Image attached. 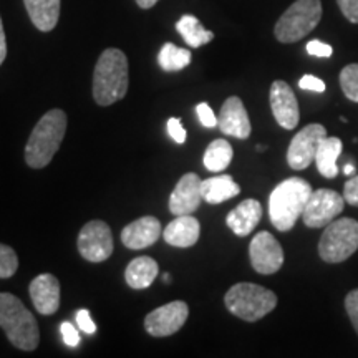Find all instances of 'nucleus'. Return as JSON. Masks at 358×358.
<instances>
[{"mask_svg": "<svg viewBox=\"0 0 358 358\" xmlns=\"http://www.w3.org/2000/svg\"><path fill=\"white\" fill-rule=\"evenodd\" d=\"M128 58L118 48H106L93 71V98L100 106L123 100L128 93Z\"/></svg>", "mask_w": 358, "mask_h": 358, "instance_id": "f257e3e1", "label": "nucleus"}, {"mask_svg": "<svg viewBox=\"0 0 358 358\" xmlns=\"http://www.w3.org/2000/svg\"><path fill=\"white\" fill-rule=\"evenodd\" d=\"M66 133V113L64 110L47 111L30 133L25 145V161L30 168L42 169L50 164L60 150Z\"/></svg>", "mask_w": 358, "mask_h": 358, "instance_id": "f03ea898", "label": "nucleus"}, {"mask_svg": "<svg viewBox=\"0 0 358 358\" xmlns=\"http://www.w3.org/2000/svg\"><path fill=\"white\" fill-rule=\"evenodd\" d=\"M310 182L302 178H289L274 187L268 198V216L277 231L287 232L302 217L312 194Z\"/></svg>", "mask_w": 358, "mask_h": 358, "instance_id": "7ed1b4c3", "label": "nucleus"}, {"mask_svg": "<svg viewBox=\"0 0 358 358\" xmlns=\"http://www.w3.org/2000/svg\"><path fill=\"white\" fill-rule=\"evenodd\" d=\"M0 329L13 347L34 352L40 343V330L34 313L13 294L0 292Z\"/></svg>", "mask_w": 358, "mask_h": 358, "instance_id": "20e7f679", "label": "nucleus"}, {"mask_svg": "<svg viewBox=\"0 0 358 358\" xmlns=\"http://www.w3.org/2000/svg\"><path fill=\"white\" fill-rule=\"evenodd\" d=\"M224 303L232 315L245 322H257L277 307V295L262 285L239 282L224 295Z\"/></svg>", "mask_w": 358, "mask_h": 358, "instance_id": "39448f33", "label": "nucleus"}, {"mask_svg": "<svg viewBox=\"0 0 358 358\" xmlns=\"http://www.w3.org/2000/svg\"><path fill=\"white\" fill-rule=\"evenodd\" d=\"M322 19L320 0H295L277 20L274 34L282 43H295L319 25Z\"/></svg>", "mask_w": 358, "mask_h": 358, "instance_id": "423d86ee", "label": "nucleus"}, {"mask_svg": "<svg viewBox=\"0 0 358 358\" xmlns=\"http://www.w3.org/2000/svg\"><path fill=\"white\" fill-rule=\"evenodd\" d=\"M358 249V221L352 217L337 219L327 224L319 243L322 261L338 264L347 261Z\"/></svg>", "mask_w": 358, "mask_h": 358, "instance_id": "0eeeda50", "label": "nucleus"}, {"mask_svg": "<svg viewBox=\"0 0 358 358\" xmlns=\"http://www.w3.org/2000/svg\"><path fill=\"white\" fill-rule=\"evenodd\" d=\"M78 252L88 262H105L113 254V234L105 221L95 219L85 224L78 234Z\"/></svg>", "mask_w": 358, "mask_h": 358, "instance_id": "6e6552de", "label": "nucleus"}, {"mask_svg": "<svg viewBox=\"0 0 358 358\" xmlns=\"http://www.w3.org/2000/svg\"><path fill=\"white\" fill-rule=\"evenodd\" d=\"M345 208V198L334 189L312 191L306 208H303V224L312 229L325 227Z\"/></svg>", "mask_w": 358, "mask_h": 358, "instance_id": "1a4fd4ad", "label": "nucleus"}, {"mask_svg": "<svg viewBox=\"0 0 358 358\" xmlns=\"http://www.w3.org/2000/svg\"><path fill=\"white\" fill-rule=\"evenodd\" d=\"M327 136V129L320 123H310L303 127L290 141L287 150V163L295 171L307 169L315 161L317 148Z\"/></svg>", "mask_w": 358, "mask_h": 358, "instance_id": "9d476101", "label": "nucleus"}, {"mask_svg": "<svg viewBox=\"0 0 358 358\" xmlns=\"http://www.w3.org/2000/svg\"><path fill=\"white\" fill-rule=\"evenodd\" d=\"M249 257L254 271L262 275L275 274L284 266V250L271 232L261 231L252 237L249 245Z\"/></svg>", "mask_w": 358, "mask_h": 358, "instance_id": "9b49d317", "label": "nucleus"}, {"mask_svg": "<svg viewBox=\"0 0 358 358\" xmlns=\"http://www.w3.org/2000/svg\"><path fill=\"white\" fill-rule=\"evenodd\" d=\"M189 317V307L186 302L174 301L166 306L155 308L145 319L146 332L153 337H169L179 332Z\"/></svg>", "mask_w": 358, "mask_h": 358, "instance_id": "f8f14e48", "label": "nucleus"}, {"mask_svg": "<svg viewBox=\"0 0 358 358\" xmlns=\"http://www.w3.org/2000/svg\"><path fill=\"white\" fill-rule=\"evenodd\" d=\"M271 108L275 122L284 129H294L301 120V110L294 90L289 83L275 80L271 85Z\"/></svg>", "mask_w": 358, "mask_h": 358, "instance_id": "ddd939ff", "label": "nucleus"}, {"mask_svg": "<svg viewBox=\"0 0 358 358\" xmlns=\"http://www.w3.org/2000/svg\"><path fill=\"white\" fill-rule=\"evenodd\" d=\"M201 179L196 173H186L178 181L171 196H169V213L173 216L194 214L199 209L203 194H201Z\"/></svg>", "mask_w": 358, "mask_h": 358, "instance_id": "4468645a", "label": "nucleus"}, {"mask_svg": "<svg viewBox=\"0 0 358 358\" xmlns=\"http://www.w3.org/2000/svg\"><path fill=\"white\" fill-rule=\"evenodd\" d=\"M217 127L226 136H234L237 140H248L252 131L250 120L243 100L239 96H229L221 106L217 118Z\"/></svg>", "mask_w": 358, "mask_h": 358, "instance_id": "2eb2a0df", "label": "nucleus"}, {"mask_svg": "<svg viewBox=\"0 0 358 358\" xmlns=\"http://www.w3.org/2000/svg\"><path fill=\"white\" fill-rule=\"evenodd\" d=\"M29 292L35 310L42 315H53L60 307V282L55 275H37L30 282Z\"/></svg>", "mask_w": 358, "mask_h": 358, "instance_id": "dca6fc26", "label": "nucleus"}, {"mask_svg": "<svg viewBox=\"0 0 358 358\" xmlns=\"http://www.w3.org/2000/svg\"><path fill=\"white\" fill-rule=\"evenodd\" d=\"M163 234L161 222L153 216H145L129 222L122 231V243L131 250H141L153 245Z\"/></svg>", "mask_w": 358, "mask_h": 358, "instance_id": "f3484780", "label": "nucleus"}, {"mask_svg": "<svg viewBox=\"0 0 358 358\" xmlns=\"http://www.w3.org/2000/svg\"><path fill=\"white\" fill-rule=\"evenodd\" d=\"M262 219V206L257 199H245L227 214L226 224L236 236L245 237L257 227Z\"/></svg>", "mask_w": 358, "mask_h": 358, "instance_id": "a211bd4d", "label": "nucleus"}, {"mask_svg": "<svg viewBox=\"0 0 358 358\" xmlns=\"http://www.w3.org/2000/svg\"><path fill=\"white\" fill-rule=\"evenodd\" d=\"M199 234L201 224L198 219L192 217V214L176 216L163 231L164 241L173 248H191L199 241Z\"/></svg>", "mask_w": 358, "mask_h": 358, "instance_id": "6ab92c4d", "label": "nucleus"}, {"mask_svg": "<svg viewBox=\"0 0 358 358\" xmlns=\"http://www.w3.org/2000/svg\"><path fill=\"white\" fill-rule=\"evenodd\" d=\"M27 13L40 32H52L58 24L62 0H24Z\"/></svg>", "mask_w": 358, "mask_h": 358, "instance_id": "aec40b11", "label": "nucleus"}, {"mask_svg": "<svg viewBox=\"0 0 358 358\" xmlns=\"http://www.w3.org/2000/svg\"><path fill=\"white\" fill-rule=\"evenodd\" d=\"M201 194L208 204H221L241 194V186L229 174L208 178L201 181Z\"/></svg>", "mask_w": 358, "mask_h": 358, "instance_id": "412c9836", "label": "nucleus"}, {"mask_svg": "<svg viewBox=\"0 0 358 358\" xmlns=\"http://www.w3.org/2000/svg\"><path fill=\"white\" fill-rule=\"evenodd\" d=\"M158 272L159 267L155 259H151L150 256H141L133 259L128 264L127 271H124V280L131 289H148L158 277Z\"/></svg>", "mask_w": 358, "mask_h": 358, "instance_id": "4be33fe9", "label": "nucleus"}, {"mask_svg": "<svg viewBox=\"0 0 358 358\" xmlns=\"http://www.w3.org/2000/svg\"><path fill=\"white\" fill-rule=\"evenodd\" d=\"M343 145L342 140L337 136H325L317 148L315 164L322 176L327 179H334L338 176V164L337 161L342 155Z\"/></svg>", "mask_w": 358, "mask_h": 358, "instance_id": "5701e85b", "label": "nucleus"}, {"mask_svg": "<svg viewBox=\"0 0 358 358\" xmlns=\"http://www.w3.org/2000/svg\"><path fill=\"white\" fill-rule=\"evenodd\" d=\"M176 30L181 35L182 40L189 45L192 48H199L203 45L209 43L214 38V34L211 30L204 29L198 20V17L194 15H182L181 19L178 20Z\"/></svg>", "mask_w": 358, "mask_h": 358, "instance_id": "b1692460", "label": "nucleus"}, {"mask_svg": "<svg viewBox=\"0 0 358 358\" xmlns=\"http://www.w3.org/2000/svg\"><path fill=\"white\" fill-rule=\"evenodd\" d=\"M232 151L231 143L227 140H214L211 145L206 148L204 153V166L211 173H221L231 164Z\"/></svg>", "mask_w": 358, "mask_h": 358, "instance_id": "393cba45", "label": "nucleus"}, {"mask_svg": "<svg viewBox=\"0 0 358 358\" xmlns=\"http://www.w3.org/2000/svg\"><path fill=\"white\" fill-rule=\"evenodd\" d=\"M158 64L164 71H179L191 64V52L174 43H164L158 53Z\"/></svg>", "mask_w": 358, "mask_h": 358, "instance_id": "a878e982", "label": "nucleus"}, {"mask_svg": "<svg viewBox=\"0 0 358 358\" xmlns=\"http://www.w3.org/2000/svg\"><path fill=\"white\" fill-rule=\"evenodd\" d=\"M340 87L348 100L358 103V64L347 65L340 71Z\"/></svg>", "mask_w": 358, "mask_h": 358, "instance_id": "bb28decb", "label": "nucleus"}, {"mask_svg": "<svg viewBox=\"0 0 358 358\" xmlns=\"http://www.w3.org/2000/svg\"><path fill=\"white\" fill-rule=\"evenodd\" d=\"M19 268V257L10 245L0 244V279H10Z\"/></svg>", "mask_w": 358, "mask_h": 358, "instance_id": "cd10ccee", "label": "nucleus"}, {"mask_svg": "<svg viewBox=\"0 0 358 358\" xmlns=\"http://www.w3.org/2000/svg\"><path fill=\"white\" fill-rule=\"evenodd\" d=\"M196 113H198L199 122L204 128H216L217 127V116L213 111L211 106L208 105V103H199V105L196 106Z\"/></svg>", "mask_w": 358, "mask_h": 358, "instance_id": "c85d7f7f", "label": "nucleus"}, {"mask_svg": "<svg viewBox=\"0 0 358 358\" xmlns=\"http://www.w3.org/2000/svg\"><path fill=\"white\" fill-rule=\"evenodd\" d=\"M345 308L348 317H350L353 329L358 334V289L352 290V292L347 294L345 297Z\"/></svg>", "mask_w": 358, "mask_h": 358, "instance_id": "c756f323", "label": "nucleus"}, {"mask_svg": "<svg viewBox=\"0 0 358 358\" xmlns=\"http://www.w3.org/2000/svg\"><path fill=\"white\" fill-rule=\"evenodd\" d=\"M307 53L312 57H319V58H329L332 57L334 53V48L330 47L329 43H324L320 42V40H310V42L307 43Z\"/></svg>", "mask_w": 358, "mask_h": 358, "instance_id": "7c9ffc66", "label": "nucleus"}, {"mask_svg": "<svg viewBox=\"0 0 358 358\" xmlns=\"http://www.w3.org/2000/svg\"><path fill=\"white\" fill-rule=\"evenodd\" d=\"M343 17L352 24H358V0H337Z\"/></svg>", "mask_w": 358, "mask_h": 358, "instance_id": "2f4dec72", "label": "nucleus"}, {"mask_svg": "<svg viewBox=\"0 0 358 358\" xmlns=\"http://www.w3.org/2000/svg\"><path fill=\"white\" fill-rule=\"evenodd\" d=\"M168 133L178 145H182L186 141V129L182 128V123L179 118H169L168 120Z\"/></svg>", "mask_w": 358, "mask_h": 358, "instance_id": "473e14b6", "label": "nucleus"}, {"mask_svg": "<svg viewBox=\"0 0 358 358\" xmlns=\"http://www.w3.org/2000/svg\"><path fill=\"white\" fill-rule=\"evenodd\" d=\"M343 198H345V203L350 206H357L358 208V174L357 176H350V179L345 182V187H343Z\"/></svg>", "mask_w": 358, "mask_h": 358, "instance_id": "72a5a7b5", "label": "nucleus"}, {"mask_svg": "<svg viewBox=\"0 0 358 358\" xmlns=\"http://www.w3.org/2000/svg\"><path fill=\"white\" fill-rule=\"evenodd\" d=\"M299 87L302 90H308V92H315V93H324L327 88L324 80L313 77V75H303L301 82H299Z\"/></svg>", "mask_w": 358, "mask_h": 358, "instance_id": "f704fd0d", "label": "nucleus"}, {"mask_svg": "<svg viewBox=\"0 0 358 358\" xmlns=\"http://www.w3.org/2000/svg\"><path fill=\"white\" fill-rule=\"evenodd\" d=\"M77 325L80 327V330L85 334H88V335L96 334V324L92 320V317H90V312L85 310V308L77 312Z\"/></svg>", "mask_w": 358, "mask_h": 358, "instance_id": "c9c22d12", "label": "nucleus"}, {"mask_svg": "<svg viewBox=\"0 0 358 358\" xmlns=\"http://www.w3.org/2000/svg\"><path fill=\"white\" fill-rule=\"evenodd\" d=\"M62 330V337H64V342L69 347H77L80 343V334L78 330L75 329V325L69 324V322H64L60 327Z\"/></svg>", "mask_w": 358, "mask_h": 358, "instance_id": "e433bc0d", "label": "nucleus"}, {"mask_svg": "<svg viewBox=\"0 0 358 358\" xmlns=\"http://www.w3.org/2000/svg\"><path fill=\"white\" fill-rule=\"evenodd\" d=\"M6 57H7V38H6V32H3L2 17H0V65L3 64Z\"/></svg>", "mask_w": 358, "mask_h": 358, "instance_id": "4c0bfd02", "label": "nucleus"}, {"mask_svg": "<svg viewBox=\"0 0 358 358\" xmlns=\"http://www.w3.org/2000/svg\"><path fill=\"white\" fill-rule=\"evenodd\" d=\"M134 2H136L138 7H141V8H151V7H155L159 0H134Z\"/></svg>", "mask_w": 358, "mask_h": 358, "instance_id": "58836bf2", "label": "nucleus"}, {"mask_svg": "<svg viewBox=\"0 0 358 358\" xmlns=\"http://www.w3.org/2000/svg\"><path fill=\"white\" fill-rule=\"evenodd\" d=\"M343 173H345L347 176H353V173H355V166H353L352 163L345 164V168H343Z\"/></svg>", "mask_w": 358, "mask_h": 358, "instance_id": "ea45409f", "label": "nucleus"}, {"mask_svg": "<svg viewBox=\"0 0 358 358\" xmlns=\"http://www.w3.org/2000/svg\"><path fill=\"white\" fill-rule=\"evenodd\" d=\"M163 280H164V282H169V280H171V277H169L168 274H164V275H163Z\"/></svg>", "mask_w": 358, "mask_h": 358, "instance_id": "a19ab883", "label": "nucleus"}]
</instances>
